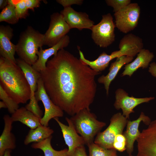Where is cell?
Segmentation results:
<instances>
[{
  "label": "cell",
  "instance_id": "8992f818",
  "mask_svg": "<svg viewBox=\"0 0 156 156\" xmlns=\"http://www.w3.org/2000/svg\"><path fill=\"white\" fill-rule=\"evenodd\" d=\"M116 27L113 18L110 13L102 16L101 21L94 25L91 29V38L94 43L101 48H106L115 40Z\"/></svg>",
  "mask_w": 156,
  "mask_h": 156
},
{
  "label": "cell",
  "instance_id": "4dcf8cb0",
  "mask_svg": "<svg viewBox=\"0 0 156 156\" xmlns=\"http://www.w3.org/2000/svg\"><path fill=\"white\" fill-rule=\"evenodd\" d=\"M26 6L27 8L30 9L33 11H34V9L40 6V0H24Z\"/></svg>",
  "mask_w": 156,
  "mask_h": 156
},
{
  "label": "cell",
  "instance_id": "ac0fdd59",
  "mask_svg": "<svg viewBox=\"0 0 156 156\" xmlns=\"http://www.w3.org/2000/svg\"><path fill=\"white\" fill-rule=\"evenodd\" d=\"M3 119L4 125L0 137V156H3L6 150L14 149L16 146L15 137L11 132L14 122L8 114L4 115Z\"/></svg>",
  "mask_w": 156,
  "mask_h": 156
},
{
  "label": "cell",
  "instance_id": "836d02e7",
  "mask_svg": "<svg viewBox=\"0 0 156 156\" xmlns=\"http://www.w3.org/2000/svg\"><path fill=\"white\" fill-rule=\"evenodd\" d=\"M8 4V0H0V9L3 10Z\"/></svg>",
  "mask_w": 156,
  "mask_h": 156
},
{
  "label": "cell",
  "instance_id": "3957f363",
  "mask_svg": "<svg viewBox=\"0 0 156 156\" xmlns=\"http://www.w3.org/2000/svg\"><path fill=\"white\" fill-rule=\"evenodd\" d=\"M44 34L28 26L20 36L16 53L20 59L32 66L38 59V49L44 45Z\"/></svg>",
  "mask_w": 156,
  "mask_h": 156
},
{
  "label": "cell",
  "instance_id": "74e56055",
  "mask_svg": "<svg viewBox=\"0 0 156 156\" xmlns=\"http://www.w3.org/2000/svg\"><path fill=\"white\" fill-rule=\"evenodd\" d=\"M115 156H118L117 155H116Z\"/></svg>",
  "mask_w": 156,
  "mask_h": 156
},
{
  "label": "cell",
  "instance_id": "52a82bcc",
  "mask_svg": "<svg viewBox=\"0 0 156 156\" xmlns=\"http://www.w3.org/2000/svg\"><path fill=\"white\" fill-rule=\"evenodd\" d=\"M16 60L17 64L23 72L30 87V101L25 107L36 116L41 118L42 117V111L40 109L35 97V93L37 88L38 81L40 77V73L34 70L31 66L20 59L18 58Z\"/></svg>",
  "mask_w": 156,
  "mask_h": 156
},
{
  "label": "cell",
  "instance_id": "f546056e",
  "mask_svg": "<svg viewBox=\"0 0 156 156\" xmlns=\"http://www.w3.org/2000/svg\"><path fill=\"white\" fill-rule=\"evenodd\" d=\"M56 1L62 5L64 8L71 7L73 5H81L83 2L82 0H57Z\"/></svg>",
  "mask_w": 156,
  "mask_h": 156
},
{
  "label": "cell",
  "instance_id": "5b68a950",
  "mask_svg": "<svg viewBox=\"0 0 156 156\" xmlns=\"http://www.w3.org/2000/svg\"><path fill=\"white\" fill-rule=\"evenodd\" d=\"M127 120L121 113L115 114L111 118L108 126L104 131L97 134L94 142L104 148L113 149L115 138L117 135L123 133Z\"/></svg>",
  "mask_w": 156,
  "mask_h": 156
},
{
  "label": "cell",
  "instance_id": "d4e9b609",
  "mask_svg": "<svg viewBox=\"0 0 156 156\" xmlns=\"http://www.w3.org/2000/svg\"><path fill=\"white\" fill-rule=\"evenodd\" d=\"M88 148V156H115L116 151L103 148L94 142L87 146Z\"/></svg>",
  "mask_w": 156,
  "mask_h": 156
},
{
  "label": "cell",
  "instance_id": "1f68e13d",
  "mask_svg": "<svg viewBox=\"0 0 156 156\" xmlns=\"http://www.w3.org/2000/svg\"><path fill=\"white\" fill-rule=\"evenodd\" d=\"M72 156H88L86 153L84 146L77 148Z\"/></svg>",
  "mask_w": 156,
  "mask_h": 156
},
{
  "label": "cell",
  "instance_id": "d6986e66",
  "mask_svg": "<svg viewBox=\"0 0 156 156\" xmlns=\"http://www.w3.org/2000/svg\"><path fill=\"white\" fill-rule=\"evenodd\" d=\"M154 57L153 53L148 50L142 49L133 62L125 65L122 76L127 75L131 77L139 68L142 67L143 69L147 68Z\"/></svg>",
  "mask_w": 156,
  "mask_h": 156
},
{
  "label": "cell",
  "instance_id": "4fadbf2b",
  "mask_svg": "<svg viewBox=\"0 0 156 156\" xmlns=\"http://www.w3.org/2000/svg\"><path fill=\"white\" fill-rule=\"evenodd\" d=\"M60 13L71 29L91 30L94 25V22L89 18L86 13L77 12L71 7L64 8Z\"/></svg>",
  "mask_w": 156,
  "mask_h": 156
},
{
  "label": "cell",
  "instance_id": "8d00e7d4",
  "mask_svg": "<svg viewBox=\"0 0 156 156\" xmlns=\"http://www.w3.org/2000/svg\"><path fill=\"white\" fill-rule=\"evenodd\" d=\"M128 156H133L132 155V154L129 155Z\"/></svg>",
  "mask_w": 156,
  "mask_h": 156
},
{
  "label": "cell",
  "instance_id": "603a6c76",
  "mask_svg": "<svg viewBox=\"0 0 156 156\" xmlns=\"http://www.w3.org/2000/svg\"><path fill=\"white\" fill-rule=\"evenodd\" d=\"M52 138L51 135L40 142L34 143L31 147L34 149L41 150L44 153V156H69L68 149L57 151L53 148L51 144Z\"/></svg>",
  "mask_w": 156,
  "mask_h": 156
},
{
  "label": "cell",
  "instance_id": "cb8c5ba5",
  "mask_svg": "<svg viewBox=\"0 0 156 156\" xmlns=\"http://www.w3.org/2000/svg\"><path fill=\"white\" fill-rule=\"evenodd\" d=\"M14 6L11 4L8 5L1 12L0 22H5L11 24L17 23L18 21Z\"/></svg>",
  "mask_w": 156,
  "mask_h": 156
},
{
  "label": "cell",
  "instance_id": "484cf974",
  "mask_svg": "<svg viewBox=\"0 0 156 156\" xmlns=\"http://www.w3.org/2000/svg\"><path fill=\"white\" fill-rule=\"evenodd\" d=\"M8 3L13 5L19 19L25 18L29 16L28 9L24 0H8Z\"/></svg>",
  "mask_w": 156,
  "mask_h": 156
},
{
  "label": "cell",
  "instance_id": "9a60e30c",
  "mask_svg": "<svg viewBox=\"0 0 156 156\" xmlns=\"http://www.w3.org/2000/svg\"><path fill=\"white\" fill-rule=\"evenodd\" d=\"M142 121L148 125L151 122L150 118L141 112L139 117L133 121L127 120L126 130L123 134L126 140V150L129 155L131 154L133 150L134 144L139 137L141 132L139 129L140 123Z\"/></svg>",
  "mask_w": 156,
  "mask_h": 156
},
{
  "label": "cell",
  "instance_id": "277c9868",
  "mask_svg": "<svg viewBox=\"0 0 156 156\" xmlns=\"http://www.w3.org/2000/svg\"><path fill=\"white\" fill-rule=\"evenodd\" d=\"M70 118L76 131L87 146L94 142L95 137L106 125L105 122L98 120L90 110H82Z\"/></svg>",
  "mask_w": 156,
  "mask_h": 156
},
{
  "label": "cell",
  "instance_id": "4316f807",
  "mask_svg": "<svg viewBox=\"0 0 156 156\" xmlns=\"http://www.w3.org/2000/svg\"><path fill=\"white\" fill-rule=\"evenodd\" d=\"M0 99L6 105L10 113L12 114L19 108L18 104L9 96L0 85Z\"/></svg>",
  "mask_w": 156,
  "mask_h": 156
},
{
  "label": "cell",
  "instance_id": "ba28073f",
  "mask_svg": "<svg viewBox=\"0 0 156 156\" xmlns=\"http://www.w3.org/2000/svg\"><path fill=\"white\" fill-rule=\"evenodd\" d=\"M140 13V8L136 3H131L114 13L115 25L118 30L127 33L137 26Z\"/></svg>",
  "mask_w": 156,
  "mask_h": 156
},
{
  "label": "cell",
  "instance_id": "44dd1931",
  "mask_svg": "<svg viewBox=\"0 0 156 156\" xmlns=\"http://www.w3.org/2000/svg\"><path fill=\"white\" fill-rule=\"evenodd\" d=\"M13 122L19 121L31 129H34L40 125V118L27 110L25 107L19 108L11 116Z\"/></svg>",
  "mask_w": 156,
  "mask_h": 156
},
{
  "label": "cell",
  "instance_id": "7a4b0ae2",
  "mask_svg": "<svg viewBox=\"0 0 156 156\" xmlns=\"http://www.w3.org/2000/svg\"><path fill=\"white\" fill-rule=\"evenodd\" d=\"M0 85L18 104L25 103L30 99V87L23 71L17 64L1 56Z\"/></svg>",
  "mask_w": 156,
  "mask_h": 156
},
{
  "label": "cell",
  "instance_id": "6da1fadb",
  "mask_svg": "<svg viewBox=\"0 0 156 156\" xmlns=\"http://www.w3.org/2000/svg\"><path fill=\"white\" fill-rule=\"evenodd\" d=\"M40 73L47 94L63 112L72 116L82 110H90L96 91L95 77L101 72L63 49Z\"/></svg>",
  "mask_w": 156,
  "mask_h": 156
},
{
  "label": "cell",
  "instance_id": "8fae6325",
  "mask_svg": "<svg viewBox=\"0 0 156 156\" xmlns=\"http://www.w3.org/2000/svg\"><path fill=\"white\" fill-rule=\"evenodd\" d=\"M136 156H156V120L151 121L143 129L137 140Z\"/></svg>",
  "mask_w": 156,
  "mask_h": 156
},
{
  "label": "cell",
  "instance_id": "7c38bea8",
  "mask_svg": "<svg viewBox=\"0 0 156 156\" xmlns=\"http://www.w3.org/2000/svg\"><path fill=\"white\" fill-rule=\"evenodd\" d=\"M115 97V108L117 110L121 109L122 115L127 119H129L131 113L134 112L133 109L136 106L143 103L148 102L154 99L151 97L137 98L130 96L127 93L120 88L116 91Z\"/></svg>",
  "mask_w": 156,
  "mask_h": 156
},
{
  "label": "cell",
  "instance_id": "ffe728a7",
  "mask_svg": "<svg viewBox=\"0 0 156 156\" xmlns=\"http://www.w3.org/2000/svg\"><path fill=\"white\" fill-rule=\"evenodd\" d=\"M133 57L124 55L116 58V60L111 63L109 69V72L105 76L102 75L98 79V82L104 85L106 94H109V86L122 66L131 62Z\"/></svg>",
  "mask_w": 156,
  "mask_h": 156
},
{
  "label": "cell",
  "instance_id": "5bb4252c",
  "mask_svg": "<svg viewBox=\"0 0 156 156\" xmlns=\"http://www.w3.org/2000/svg\"><path fill=\"white\" fill-rule=\"evenodd\" d=\"M54 119L61 129L65 143L68 147L69 156H72L76 148L85 144L84 140L77 132L70 118H65L68 125L61 122L58 118Z\"/></svg>",
  "mask_w": 156,
  "mask_h": 156
},
{
  "label": "cell",
  "instance_id": "f1b7e54d",
  "mask_svg": "<svg viewBox=\"0 0 156 156\" xmlns=\"http://www.w3.org/2000/svg\"><path fill=\"white\" fill-rule=\"evenodd\" d=\"M126 140L123 133L116 135L114 142L113 149L122 152L126 150Z\"/></svg>",
  "mask_w": 156,
  "mask_h": 156
},
{
  "label": "cell",
  "instance_id": "9c48e42d",
  "mask_svg": "<svg viewBox=\"0 0 156 156\" xmlns=\"http://www.w3.org/2000/svg\"><path fill=\"white\" fill-rule=\"evenodd\" d=\"M35 97L38 102L40 101L42 102L44 107V115L40 119L42 125L48 127L49 121L52 119L63 116V111L52 101L46 92L40 77L38 81Z\"/></svg>",
  "mask_w": 156,
  "mask_h": 156
},
{
  "label": "cell",
  "instance_id": "30bf717a",
  "mask_svg": "<svg viewBox=\"0 0 156 156\" xmlns=\"http://www.w3.org/2000/svg\"><path fill=\"white\" fill-rule=\"evenodd\" d=\"M71 29L60 13L55 12L50 17L49 28L44 34V45L51 47L67 35Z\"/></svg>",
  "mask_w": 156,
  "mask_h": 156
},
{
  "label": "cell",
  "instance_id": "2e32d148",
  "mask_svg": "<svg viewBox=\"0 0 156 156\" xmlns=\"http://www.w3.org/2000/svg\"><path fill=\"white\" fill-rule=\"evenodd\" d=\"M13 29L9 26H0V54L1 56L17 64L14 56L16 52V45L11 41L13 36Z\"/></svg>",
  "mask_w": 156,
  "mask_h": 156
},
{
  "label": "cell",
  "instance_id": "7402d4cb",
  "mask_svg": "<svg viewBox=\"0 0 156 156\" xmlns=\"http://www.w3.org/2000/svg\"><path fill=\"white\" fill-rule=\"evenodd\" d=\"M54 131L49 127L40 125L34 129H30L24 141L25 145L40 142L52 135Z\"/></svg>",
  "mask_w": 156,
  "mask_h": 156
},
{
  "label": "cell",
  "instance_id": "e0dca14e",
  "mask_svg": "<svg viewBox=\"0 0 156 156\" xmlns=\"http://www.w3.org/2000/svg\"><path fill=\"white\" fill-rule=\"evenodd\" d=\"M70 42V38L68 35L64 37L58 43L46 49L40 48L37 55L38 59L32 66L33 68L39 72L44 70L46 63L50 57L55 55L60 50L67 47Z\"/></svg>",
  "mask_w": 156,
  "mask_h": 156
},
{
  "label": "cell",
  "instance_id": "d6a6232c",
  "mask_svg": "<svg viewBox=\"0 0 156 156\" xmlns=\"http://www.w3.org/2000/svg\"><path fill=\"white\" fill-rule=\"evenodd\" d=\"M148 71L153 76L156 77V63L155 62L150 64Z\"/></svg>",
  "mask_w": 156,
  "mask_h": 156
},
{
  "label": "cell",
  "instance_id": "83f0119b",
  "mask_svg": "<svg viewBox=\"0 0 156 156\" xmlns=\"http://www.w3.org/2000/svg\"><path fill=\"white\" fill-rule=\"evenodd\" d=\"M105 1L107 5L113 8V11L114 13L119 11L131 3L130 0H106Z\"/></svg>",
  "mask_w": 156,
  "mask_h": 156
},
{
  "label": "cell",
  "instance_id": "e575fe53",
  "mask_svg": "<svg viewBox=\"0 0 156 156\" xmlns=\"http://www.w3.org/2000/svg\"><path fill=\"white\" fill-rule=\"evenodd\" d=\"M11 152L12 150H7L5 151L3 156H12L11 155Z\"/></svg>",
  "mask_w": 156,
  "mask_h": 156
},
{
  "label": "cell",
  "instance_id": "d590c367",
  "mask_svg": "<svg viewBox=\"0 0 156 156\" xmlns=\"http://www.w3.org/2000/svg\"><path fill=\"white\" fill-rule=\"evenodd\" d=\"M7 106L2 101H0V108H7Z\"/></svg>",
  "mask_w": 156,
  "mask_h": 156
}]
</instances>
